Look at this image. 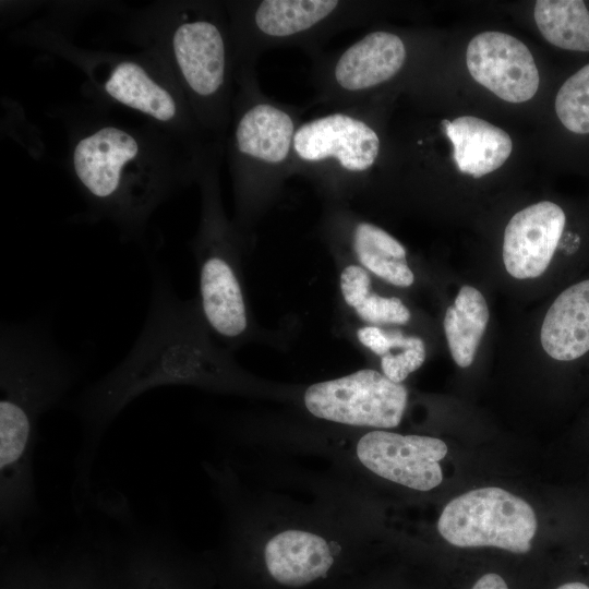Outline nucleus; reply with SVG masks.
Segmentation results:
<instances>
[{
    "label": "nucleus",
    "mask_w": 589,
    "mask_h": 589,
    "mask_svg": "<svg viewBox=\"0 0 589 589\" xmlns=\"http://www.w3.org/2000/svg\"><path fill=\"white\" fill-rule=\"evenodd\" d=\"M335 257L339 301L351 320L387 327L402 326L410 322L411 312L400 298L380 293L369 272L351 260Z\"/></svg>",
    "instance_id": "aec40b11"
},
{
    "label": "nucleus",
    "mask_w": 589,
    "mask_h": 589,
    "mask_svg": "<svg viewBox=\"0 0 589 589\" xmlns=\"http://www.w3.org/2000/svg\"><path fill=\"white\" fill-rule=\"evenodd\" d=\"M408 390L374 369L310 385L303 394L306 410L316 418L352 426L396 428L404 416Z\"/></svg>",
    "instance_id": "9b49d317"
},
{
    "label": "nucleus",
    "mask_w": 589,
    "mask_h": 589,
    "mask_svg": "<svg viewBox=\"0 0 589 589\" xmlns=\"http://www.w3.org/2000/svg\"><path fill=\"white\" fill-rule=\"evenodd\" d=\"M87 77L94 95L137 112L158 128L189 142L217 146L197 123L190 105L163 56L151 46L135 53L82 51L57 46Z\"/></svg>",
    "instance_id": "0eeeda50"
},
{
    "label": "nucleus",
    "mask_w": 589,
    "mask_h": 589,
    "mask_svg": "<svg viewBox=\"0 0 589 589\" xmlns=\"http://www.w3.org/2000/svg\"><path fill=\"white\" fill-rule=\"evenodd\" d=\"M133 33L176 76L205 134L224 147L236 95V55L224 2L161 1L140 13Z\"/></svg>",
    "instance_id": "20e7f679"
},
{
    "label": "nucleus",
    "mask_w": 589,
    "mask_h": 589,
    "mask_svg": "<svg viewBox=\"0 0 589 589\" xmlns=\"http://www.w3.org/2000/svg\"><path fill=\"white\" fill-rule=\"evenodd\" d=\"M298 110L265 96L253 67L236 70V95L224 140L235 201L233 223L245 235L292 176Z\"/></svg>",
    "instance_id": "39448f33"
},
{
    "label": "nucleus",
    "mask_w": 589,
    "mask_h": 589,
    "mask_svg": "<svg viewBox=\"0 0 589 589\" xmlns=\"http://www.w3.org/2000/svg\"><path fill=\"white\" fill-rule=\"evenodd\" d=\"M442 125L461 173L483 177L498 169L512 153L508 133L481 118L464 116L453 121L443 120Z\"/></svg>",
    "instance_id": "6ab92c4d"
},
{
    "label": "nucleus",
    "mask_w": 589,
    "mask_h": 589,
    "mask_svg": "<svg viewBox=\"0 0 589 589\" xmlns=\"http://www.w3.org/2000/svg\"><path fill=\"white\" fill-rule=\"evenodd\" d=\"M566 217L555 203L543 201L517 212L504 231L503 262L517 279L536 278L551 263Z\"/></svg>",
    "instance_id": "dca6fc26"
},
{
    "label": "nucleus",
    "mask_w": 589,
    "mask_h": 589,
    "mask_svg": "<svg viewBox=\"0 0 589 589\" xmlns=\"http://www.w3.org/2000/svg\"><path fill=\"white\" fill-rule=\"evenodd\" d=\"M555 111L562 124L570 132L589 133V63L561 86L555 99Z\"/></svg>",
    "instance_id": "5701e85b"
},
{
    "label": "nucleus",
    "mask_w": 589,
    "mask_h": 589,
    "mask_svg": "<svg viewBox=\"0 0 589 589\" xmlns=\"http://www.w3.org/2000/svg\"><path fill=\"white\" fill-rule=\"evenodd\" d=\"M323 231L335 256L357 263L374 278L398 288L414 283L406 248L382 227L342 204H328Z\"/></svg>",
    "instance_id": "ddd939ff"
},
{
    "label": "nucleus",
    "mask_w": 589,
    "mask_h": 589,
    "mask_svg": "<svg viewBox=\"0 0 589 589\" xmlns=\"http://www.w3.org/2000/svg\"><path fill=\"white\" fill-rule=\"evenodd\" d=\"M264 558L271 576L289 587L324 577L334 563L326 540L302 530H286L273 537L265 545Z\"/></svg>",
    "instance_id": "f3484780"
},
{
    "label": "nucleus",
    "mask_w": 589,
    "mask_h": 589,
    "mask_svg": "<svg viewBox=\"0 0 589 589\" xmlns=\"http://www.w3.org/2000/svg\"><path fill=\"white\" fill-rule=\"evenodd\" d=\"M215 340L196 299L179 298L168 278L155 274L149 310L134 346L75 402L84 433L76 460L77 490L89 488L92 464L107 429L142 394L171 385L238 389L247 384L230 350Z\"/></svg>",
    "instance_id": "f03ea898"
},
{
    "label": "nucleus",
    "mask_w": 589,
    "mask_h": 589,
    "mask_svg": "<svg viewBox=\"0 0 589 589\" xmlns=\"http://www.w3.org/2000/svg\"><path fill=\"white\" fill-rule=\"evenodd\" d=\"M466 62L473 80L505 101L524 103L538 91L540 76L530 50L506 33L490 31L474 36Z\"/></svg>",
    "instance_id": "2eb2a0df"
},
{
    "label": "nucleus",
    "mask_w": 589,
    "mask_h": 589,
    "mask_svg": "<svg viewBox=\"0 0 589 589\" xmlns=\"http://www.w3.org/2000/svg\"><path fill=\"white\" fill-rule=\"evenodd\" d=\"M236 69L253 67L259 53L284 45H309L357 22V1L262 0L224 2Z\"/></svg>",
    "instance_id": "1a4fd4ad"
},
{
    "label": "nucleus",
    "mask_w": 589,
    "mask_h": 589,
    "mask_svg": "<svg viewBox=\"0 0 589 589\" xmlns=\"http://www.w3.org/2000/svg\"><path fill=\"white\" fill-rule=\"evenodd\" d=\"M533 16L541 35L553 46L589 51V11L581 0H539Z\"/></svg>",
    "instance_id": "4be33fe9"
},
{
    "label": "nucleus",
    "mask_w": 589,
    "mask_h": 589,
    "mask_svg": "<svg viewBox=\"0 0 589 589\" xmlns=\"http://www.w3.org/2000/svg\"><path fill=\"white\" fill-rule=\"evenodd\" d=\"M472 589H508L505 580L497 574L483 575Z\"/></svg>",
    "instance_id": "b1692460"
},
{
    "label": "nucleus",
    "mask_w": 589,
    "mask_h": 589,
    "mask_svg": "<svg viewBox=\"0 0 589 589\" xmlns=\"http://www.w3.org/2000/svg\"><path fill=\"white\" fill-rule=\"evenodd\" d=\"M489 322V309L482 293L471 286H462L448 306L443 325L454 361L469 366Z\"/></svg>",
    "instance_id": "412c9836"
},
{
    "label": "nucleus",
    "mask_w": 589,
    "mask_h": 589,
    "mask_svg": "<svg viewBox=\"0 0 589 589\" xmlns=\"http://www.w3.org/2000/svg\"><path fill=\"white\" fill-rule=\"evenodd\" d=\"M223 153L145 120L131 125L97 115L72 123L69 132V168L87 218L109 221L125 240L141 237L154 212L199 183Z\"/></svg>",
    "instance_id": "f257e3e1"
},
{
    "label": "nucleus",
    "mask_w": 589,
    "mask_h": 589,
    "mask_svg": "<svg viewBox=\"0 0 589 589\" xmlns=\"http://www.w3.org/2000/svg\"><path fill=\"white\" fill-rule=\"evenodd\" d=\"M356 450L363 466L404 486L429 491L443 480L438 461L447 446L436 437L375 430L361 436Z\"/></svg>",
    "instance_id": "4468645a"
},
{
    "label": "nucleus",
    "mask_w": 589,
    "mask_h": 589,
    "mask_svg": "<svg viewBox=\"0 0 589 589\" xmlns=\"http://www.w3.org/2000/svg\"><path fill=\"white\" fill-rule=\"evenodd\" d=\"M537 526L532 507L497 486L453 498L437 522L441 536L455 546H494L518 554L530 551Z\"/></svg>",
    "instance_id": "9d476101"
},
{
    "label": "nucleus",
    "mask_w": 589,
    "mask_h": 589,
    "mask_svg": "<svg viewBox=\"0 0 589 589\" xmlns=\"http://www.w3.org/2000/svg\"><path fill=\"white\" fill-rule=\"evenodd\" d=\"M219 161H214L199 181L201 216L191 250L199 275L195 299L203 320L214 338L231 350L256 339L259 329L242 269V253L249 237L225 213Z\"/></svg>",
    "instance_id": "423d86ee"
},
{
    "label": "nucleus",
    "mask_w": 589,
    "mask_h": 589,
    "mask_svg": "<svg viewBox=\"0 0 589 589\" xmlns=\"http://www.w3.org/2000/svg\"><path fill=\"white\" fill-rule=\"evenodd\" d=\"M557 589H589V587L582 582H568L562 585Z\"/></svg>",
    "instance_id": "393cba45"
},
{
    "label": "nucleus",
    "mask_w": 589,
    "mask_h": 589,
    "mask_svg": "<svg viewBox=\"0 0 589 589\" xmlns=\"http://www.w3.org/2000/svg\"><path fill=\"white\" fill-rule=\"evenodd\" d=\"M76 371L47 332L4 324L0 335V525L21 541L38 516L34 456L41 417L72 388Z\"/></svg>",
    "instance_id": "7ed1b4c3"
},
{
    "label": "nucleus",
    "mask_w": 589,
    "mask_h": 589,
    "mask_svg": "<svg viewBox=\"0 0 589 589\" xmlns=\"http://www.w3.org/2000/svg\"><path fill=\"white\" fill-rule=\"evenodd\" d=\"M359 104L301 121L293 139L292 175L309 179L329 204L357 197L378 161L381 136Z\"/></svg>",
    "instance_id": "6e6552de"
},
{
    "label": "nucleus",
    "mask_w": 589,
    "mask_h": 589,
    "mask_svg": "<svg viewBox=\"0 0 589 589\" xmlns=\"http://www.w3.org/2000/svg\"><path fill=\"white\" fill-rule=\"evenodd\" d=\"M406 61L407 47L400 36L372 31L318 67L321 98L336 107L356 105L393 80Z\"/></svg>",
    "instance_id": "f8f14e48"
},
{
    "label": "nucleus",
    "mask_w": 589,
    "mask_h": 589,
    "mask_svg": "<svg viewBox=\"0 0 589 589\" xmlns=\"http://www.w3.org/2000/svg\"><path fill=\"white\" fill-rule=\"evenodd\" d=\"M544 351L572 361L589 351V279L564 290L548 310L540 332Z\"/></svg>",
    "instance_id": "a211bd4d"
}]
</instances>
